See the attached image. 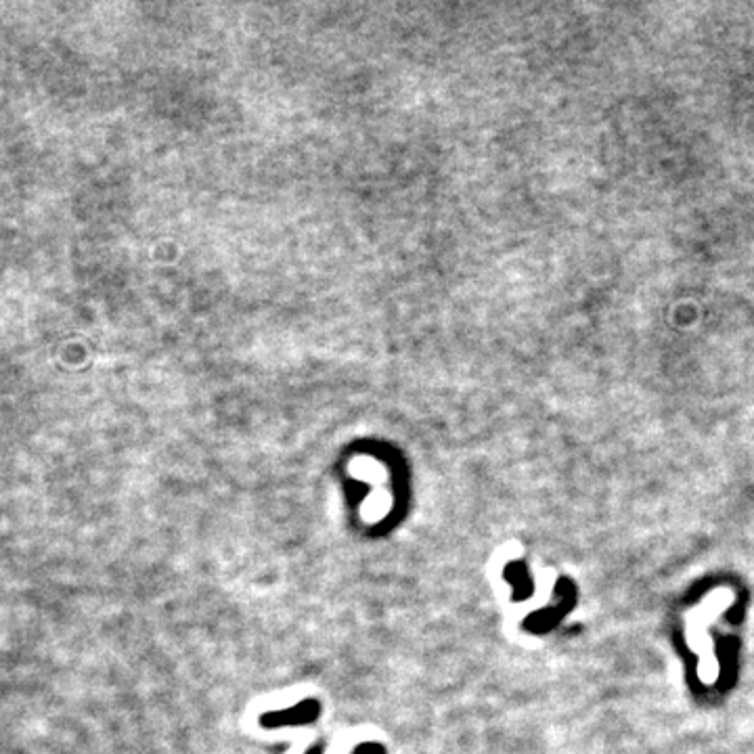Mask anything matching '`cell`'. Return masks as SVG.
<instances>
[{
    "mask_svg": "<svg viewBox=\"0 0 754 754\" xmlns=\"http://www.w3.org/2000/svg\"><path fill=\"white\" fill-rule=\"evenodd\" d=\"M317 712H319V706L314 704V702H306V704H300V706H296L294 710H288V712H277V715H269L266 717V723H275L277 719H281L279 723H304V721H311V719H314V717H317Z\"/></svg>",
    "mask_w": 754,
    "mask_h": 754,
    "instance_id": "1",
    "label": "cell"
},
{
    "mask_svg": "<svg viewBox=\"0 0 754 754\" xmlns=\"http://www.w3.org/2000/svg\"><path fill=\"white\" fill-rule=\"evenodd\" d=\"M354 754H384V750L376 744H365V746H361Z\"/></svg>",
    "mask_w": 754,
    "mask_h": 754,
    "instance_id": "2",
    "label": "cell"
},
{
    "mask_svg": "<svg viewBox=\"0 0 754 754\" xmlns=\"http://www.w3.org/2000/svg\"><path fill=\"white\" fill-rule=\"evenodd\" d=\"M311 754H319V752H311Z\"/></svg>",
    "mask_w": 754,
    "mask_h": 754,
    "instance_id": "3",
    "label": "cell"
}]
</instances>
